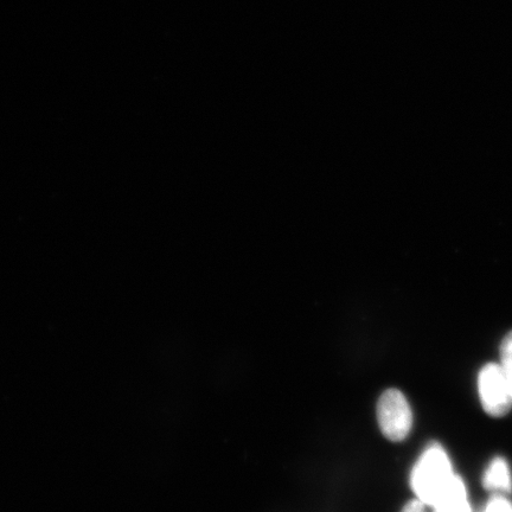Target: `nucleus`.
Returning <instances> with one entry per match:
<instances>
[{
    "instance_id": "obj_7",
    "label": "nucleus",
    "mask_w": 512,
    "mask_h": 512,
    "mask_svg": "<svg viewBox=\"0 0 512 512\" xmlns=\"http://www.w3.org/2000/svg\"><path fill=\"white\" fill-rule=\"evenodd\" d=\"M484 512H512V503L502 495L492 497Z\"/></svg>"
},
{
    "instance_id": "obj_1",
    "label": "nucleus",
    "mask_w": 512,
    "mask_h": 512,
    "mask_svg": "<svg viewBox=\"0 0 512 512\" xmlns=\"http://www.w3.org/2000/svg\"><path fill=\"white\" fill-rule=\"evenodd\" d=\"M456 477L444 448L434 444L422 453L414 466L411 485L416 497L433 508Z\"/></svg>"
},
{
    "instance_id": "obj_8",
    "label": "nucleus",
    "mask_w": 512,
    "mask_h": 512,
    "mask_svg": "<svg viewBox=\"0 0 512 512\" xmlns=\"http://www.w3.org/2000/svg\"><path fill=\"white\" fill-rule=\"evenodd\" d=\"M401 512H426V504L422 503L420 499H414L407 503Z\"/></svg>"
},
{
    "instance_id": "obj_3",
    "label": "nucleus",
    "mask_w": 512,
    "mask_h": 512,
    "mask_svg": "<svg viewBox=\"0 0 512 512\" xmlns=\"http://www.w3.org/2000/svg\"><path fill=\"white\" fill-rule=\"evenodd\" d=\"M478 392L484 411L495 418L507 415L512 407V393L499 364L489 363L480 370Z\"/></svg>"
},
{
    "instance_id": "obj_5",
    "label": "nucleus",
    "mask_w": 512,
    "mask_h": 512,
    "mask_svg": "<svg viewBox=\"0 0 512 512\" xmlns=\"http://www.w3.org/2000/svg\"><path fill=\"white\" fill-rule=\"evenodd\" d=\"M433 509L434 512H472L462 478L458 476L454 478L450 488Z\"/></svg>"
},
{
    "instance_id": "obj_2",
    "label": "nucleus",
    "mask_w": 512,
    "mask_h": 512,
    "mask_svg": "<svg viewBox=\"0 0 512 512\" xmlns=\"http://www.w3.org/2000/svg\"><path fill=\"white\" fill-rule=\"evenodd\" d=\"M377 421L382 434L390 441L399 443L408 437L413 426L411 406L398 389H388L377 403Z\"/></svg>"
},
{
    "instance_id": "obj_4",
    "label": "nucleus",
    "mask_w": 512,
    "mask_h": 512,
    "mask_svg": "<svg viewBox=\"0 0 512 512\" xmlns=\"http://www.w3.org/2000/svg\"><path fill=\"white\" fill-rule=\"evenodd\" d=\"M483 485L486 490L496 492V494L511 492L512 478L510 467L504 458L498 457L492 460L484 473Z\"/></svg>"
},
{
    "instance_id": "obj_6",
    "label": "nucleus",
    "mask_w": 512,
    "mask_h": 512,
    "mask_svg": "<svg viewBox=\"0 0 512 512\" xmlns=\"http://www.w3.org/2000/svg\"><path fill=\"white\" fill-rule=\"evenodd\" d=\"M501 368L512 393V331L504 337L501 345Z\"/></svg>"
}]
</instances>
